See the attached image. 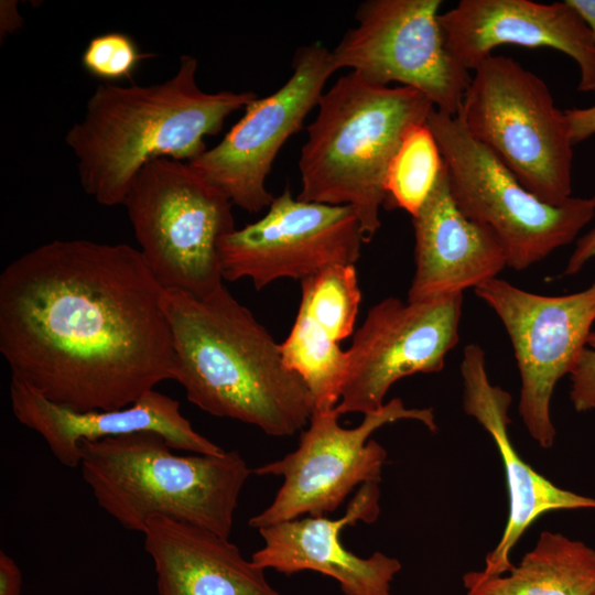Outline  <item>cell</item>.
<instances>
[{
    "label": "cell",
    "instance_id": "31",
    "mask_svg": "<svg viewBox=\"0 0 595 595\" xmlns=\"http://www.w3.org/2000/svg\"><path fill=\"white\" fill-rule=\"evenodd\" d=\"M595 595V594H594Z\"/></svg>",
    "mask_w": 595,
    "mask_h": 595
},
{
    "label": "cell",
    "instance_id": "11",
    "mask_svg": "<svg viewBox=\"0 0 595 595\" xmlns=\"http://www.w3.org/2000/svg\"><path fill=\"white\" fill-rule=\"evenodd\" d=\"M500 318L513 348L521 388L519 414L531 435L550 448L556 431L550 412L559 380L569 375L595 322V281L567 295H541L494 278L474 289Z\"/></svg>",
    "mask_w": 595,
    "mask_h": 595
},
{
    "label": "cell",
    "instance_id": "5",
    "mask_svg": "<svg viewBox=\"0 0 595 595\" xmlns=\"http://www.w3.org/2000/svg\"><path fill=\"white\" fill-rule=\"evenodd\" d=\"M155 432L79 443L82 477L98 506L129 531L153 517L229 538L240 493L252 474L237 451L177 455Z\"/></svg>",
    "mask_w": 595,
    "mask_h": 595
},
{
    "label": "cell",
    "instance_id": "24",
    "mask_svg": "<svg viewBox=\"0 0 595 595\" xmlns=\"http://www.w3.org/2000/svg\"><path fill=\"white\" fill-rule=\"evenodd\" d=\"M152 54L142 53L136 41L122 32L94 36L82 55V65L91 76L113 83L131 79L140 63Z\"/></svg>",
    "mask_w": 595,
    "mask_h": 595
},
{
    "label": "cell",
    "instance_id": "22",
    "mask_svg": "<svg viewBox=\"0 0 595 595\" xmlns=\"http://www.w3.org/2000/svg\"><path fill=\"white\" fill-rule=\"evenodd\" d=\"M355 322L331 312L299 306L286 338L280 344L285 366L309 388L314 410L337 405L348 372L347 350L340 342L354 332Z\"/></svg>",
    "mask_w": 595,
    "mask_h": 595
},
{
    "label": "cell",
    "instance_id": "6",
    "mask_svg": "<svg viewBox=\"0 0 595 595\" xmlns=\"http://www.w3.org/2000/svg\"><path fill=\"white\" fill-rule=\"evenodd\" d=\"M122 205L140 252L165 291L205 298L224 286L218 244L236 229L232 203L188 162L147 163Z\"/></svg>",
    "mask_w": 595,
    "mask_h": 595
},
{
    "label": "cell",
    "instance_id": "4",
    "mask_svg": "<svg viewBox=\"0 0 595 595\" xmlns=\"http://www.w3.org/2000/svg\"><path fill=\"white\" fill-rule=\"evenodd\" d=\"M434 108L420 91L372 84L355 72L323 93L299 160V199L347 205L365 242L381 226L389 165L407 134Z\"/></svg>",
    "mask_w": 595,
    "mask_h": 595
},
{
    "label": "cell",
    "instance_id": "17",
    "mask_svg": "<svg viewBox=\"0 0 595 595\" xmlns=\"http://www.w3.org/2000/svg\"><path fill=\"white\" fill-rule=\"evenodd\" d=\"M463 408L490 434L500 454L509 497V515L497 545L478 573L484 577L508 573L512 549L524 531L542 515L556 510L595 509V498L563 489L533 469L516 451L508 434L511 396L490 382L484 349L464 348L461 364Z\"/></svg>",
    "mask_w": 595,
    "mask_h": 595
},
{
    "label": "cell",
    "instance_id": "10",
    "mask_svg": "<svg viewBox=\"0 0 595 595\" xmlns=\"http://www.w3.org/2000/svg\"><path fill=\"white\" fill-rule=\"evenodd\" d=\"M441 0H367L357 25L332 50L336 69L349 68L381 86L399 83L435 109L457 116L472 76L450 54L439 21Z\"/></svg>",
    "mask_w": 595,
    "mask_h": 595
},
{
    "label": "cell",
    "instance_id": "21",
    "mask_svg": "<svg viewBox=\"0 0 595 595\" xmlns=\"http://www.w3.org/2000/svg\"><path fill=\"white\" fill-rule=\"evenodd\" d=\"M466 595H594L595 550L561 533L541 532L534 548L506 574L463 576Z\"/></svg>",
    "mask_w": 595,
    "mask_h": 595
},
{
    "label": "cell",
    "instance_id": "27",
    "mask_svg": "<svg viewBox=\"0 0 595 595\" xmlns=\"http://www.w3.org/2000/svg\"><path fill=\"white\" fill-rule=\"evenodd\" d=\"M595 257V228L578 238L575 249L567 260L563 275H574Z\"/></svg>",
    "mask_w": 595,
    "mask_h": 595
},
{
    "label": "cell",
    "instance_id": "3",
    "mask_svg": "<svg viewBox=\"0 0 595 595\" xmlns=\"http://www.w3.org/2000/svg\"><path fill=\"white\" fill-rule=\"evenodd\" d=\"M197 68L196 57L183 55L175 74L162 83L97 86L84 117L65 136L85 193L104 206L122 205L147 163L193 161L207 150L206 137L257 98L253 91L206 93L197 85Z\"/></svg>",
    "mask_w": 595,
    "mask_h": 595
},
{
    "label": "cell",
    "instance_id": "15",
    "mask_svg": "<svg viewBox=\"0 0 595 595\" xmlns=\"http://www.w3.org/2000/svg\"><path fill=\"white\" fill-rule=\"evenodd\" d=\"M439 21L447 51L469 72L499 45L550 47L576 63L578 91H595V43L584 21L565 0H462L440 13Z\"/></svg>",
    "mask_w": 595,
    "mask_h": 595
},
{
    "label": "cell",
    "instance_id": "14",
    "mask_svg": "<svg viewBox=\"0 0 595 595\" xmlns=\"http://www.w3.org/2000/svg\"><path fill=\"white\" fill-rule=\"evenodd\" d=\"M463 300V293L420 302L389 296L372 305L347 349L337 413L377 411L398 380L441 371L459 342Z\"/></svg>",
    "mask_w": 595,
    "mask_h": 595
},
{
    "label": "cell",
    "instance_id": "2",
    "mask_svg": "<svg viewBox=\"0 0 595 595\" xmlns=\"http://www.w3.org/2000/svg\"><path fill=\"white\" fill-rule=\"evenodd\" d=\"M164 306L172 379L190 402L271 436L306 428L314 411L309 388L285 366L280 344L225 286L205 298L165 291Z\"/></svg>",
    "mask_w": 595,
    "mask_h": 595
},
{
    "label": "cell",
    "instance_id": "23",
    "mask_svg": "<svg viewBox=\"0 0 595 595\" xmlns=\"http://www.w3.org/2000/svg\"><path fill=\"white\" fill-rule=\"evenodd\" d=\"M443 169L437 142L426 127L412 129L393 156L385 180L386 208L415 215L432 192Z\"/></svg>",
    "mask_w": 595,
    "mask_h": 595
},
{
    "label": "cell",
    "instance_id": "7",
    "mask_svg": "<svg viewBox=\"0 0 595 595\" xmlns=\"http://www.w3.org/2000/svg\"><path fill=\"white\" fill-rule=\"evenodd\" d=\"M474 72L457 115L468 132L541 201L572 197L574 144L548 85L504 55Z\"/></svg>",
    "mask_w": 595,
    "mask_h": 595
},
{
    "label": "cell",
    "instance_id": "13",
    "mask_svg": "<svg viewBox=\"0 0 595 595\" xmlns=\"http://www.w3.org/2000/svg\"><path fill=\"white\" fill-rule=\"evenodd\" d=\"M353 207L294 198L286 187L255 223L218 244L223 279H250L257 290L280 279L300 282L337 264H355L364 244Z\"/></svg>",
    "mask_w": 595,
    "mask_h": 595
},
{
    "label": "cell",
    "instance_id": "20",
    "mask_svg": "<svg viewBox=\"0 0 595 595\" xmlns=\"http://www.w3.org/2000/svg\"><path fill=\"white\" fill-rule=\"evenodd\" d=\"M142 534L159 595H283L229 538L164 517L151 518Z\"/></svg>",
    "mask_w": 595,
    "mask_h": 595
},
{
    "label": "cell",
    "instance_id": "18",
    "mask_svg": "<svg viewBox=\"0 0 595 595\" xmlns=\"http://www.w3.org/2000/svg\"><path fill=\"white\" fill-rule=\"evenodd\" d=\"M10 401L17 420L39 433L55 458L68 468L79 467L80 442L139 432L160 434L173 450L205 455L226 451L192 426L177 400L155 389L122 409L78 412L11 379Z\"/></svg>",
    "mask_w": 595,
    "mask_h": 595
},
{
    "label": "cell",
    "instance_id": "16",
    "mask_svg": "<svg viewBox=\"0 0 595 595\" xmlns=\"http://www.w3.org/2000/svg\"><path fill=\"white\" fill-rule=\"evenodd\" d=\"M379 499V484H365L337 519L305 516L259 529L263 545L251 561L285 575L302 571L327 575L345 595H392L391 582L401 570L400 561L381 552L360 558L342 543L345 527L377 520Z\"/></svg>",
    "mask_w": 595,
    "mask_h": 595
},
{
    "label": "cell",
    "instance_id": "25",
    "mask_svg": "<svg viewBox=\"0 0 595 595\" xmlns=\"http://www.w3.org/2000/svg\"><path fill=\"white\" fill-rule=\"evenodd\" d=\"M570 399L577 412L595 410V331H592L586 345L570 374Z\"/></svg>",
    "mask_w": 595,
    "mask_h": 595
},
{
    "label": "cell",
    "instance_id": "28",
    "mask_svg": "<svg viewBox=\"0 0 595 595\" xmlns=\"http://www.w3.org/2000/svg\"><path fill=\"white\" fill-rule=\"evenodd\" d=\"M22 572L15 561L0 551V595H21Z\"/></svg>",
    "mask_w": 595,
    "mask_h": 595
},
{
    "label": "cell",
    "instance_id": "30",
    "mask_svg": "<svg viewBox=\"0 0 595 595\" xmlns=\"http://www.w3.org/2000/svg\"><path fill=\"white\" fill-rule=\"evenodd\" d=\"M20 21L21 18L15 9V2L4 1V4H1V30L10 32L21 25Z\"/></svg>",
    "mask_w": 595,
    "mask_h": 595
},
{
    "label": "cell",
    "instance_id": "26",
    "mask_svg": "<svg viewBox=\"0 0 595 595\" xmlns=\"http://www.w3.org/2000/svg\"><path fill=\"white\" fill-rule=\"evenodd\" d=\"M573 144H577L595 134V105L588 108L565 110Z\"/></svg>",
    "mask_w": 595,
    "mask_h": 595
},
{
    "label": "cell",
    "instance_id": "29",
    "mask_svg": "<svg viewBox=\"0 0 595 595\" xmlns=\"http://www.w3.org/2000/svg\"><path fill=\"white\" fill-rule=\"evenodd\" d=\"M584 21L595 43V0H565Z\"/></svg>",
    "mask_w": 595,
    "mask_h": 595
},
{
    "label": "cell",
    "instance_id": "9",
    "mask_svg": "<svg viewBox=\"0 0 595 595\" xmlns=\"http://www.w3.org/2000/svg\"><path fill=\"white\" fill-rule=\"evenodd\" d=\"M338 418L335 408L314 410L293 452L252 469L258 476H281L283 483L272 502L249 519L251 528L259 530L304 516H326L356 487L379 484L387 452L370 436L381 426L415 420L436 431L432 409L407 408L399 398L364 414L355 428L342 426Z\"/></svg>",
    "mask_w": 595,
    "mask_h": 595
},
{
    "label": "cell",
    "instance_id": "19",
    "mask_svg": "<svg viewBox=\"0 0 595 595\" xmlns=\"http://www.w3.org/2000/svg\"><path fill=\"white\" fill-rule=\"evenodd\" d=\"M415 271L409 302L463 293L497 278L508 267L506 251L487 226L467 218L455 204L444 169L412 216Z\"/></svg>",
    "mask_w": 595,
    "mask_h": 595
},
{
    "label": "cell",
    "instance_id": "1",
    "mask_svg": "<svg viewBox=\"0 0 595 595\" xmlns=\"http://www.w3.org/2000/svg\"><path fill=\"white\" fill-rule=\"evenodd\" d=\"M159 284L127 244L53 240L0 274V353L11 379L78 411L117 410L172 379Z\"/></svg>",
    "mask_w": 595,
    "mask_h": 595
},
{
    "label": "cell",
    "instance_id": "8",
    "mask_svg": "<svg viewBox=\"0 0 595 595\" xmlns=\"http://www.w3.org/2000/svg\"><path fill=\"white\" fill-rule=\"evenodd\" d=\"M440 148L451 195L469 219L500 240L508 267L522 271L571 244L595 216V194L551 205L530 191L467 130L433 108L426 119Z\"/></svg>",
    "mask_w": 595,
    "mask_h": 595
},
{
    "label": "cell",
    "instance_id": "12",
    "mask_svg": "<svg viewBox=\"0 0 595 595\" xmlns=\"http://www.w3.org/2000/svg\"><path fill=\"white\" fill-rule=\"evenodd\" d=\"M291 66V76L279 89L250 101L218 144L188 162L232 205L249 213L272 203L266 180L274 159L288 139L303 128L326 82L337 71L332 51L321 42L299 47Z\"/></svg>",
    "mask_w": 595,
    "mask_h": 595
}]
</instances>
